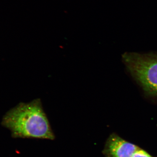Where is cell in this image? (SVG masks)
Here are the masks:
<instances>
[{
  "label": "cell",
  "instance_id": "obj_1",
  "mask_svg": "<svg viewBox=\"0 0 157 157\" xmlns=\"http://www.w3.org/2000/svg\"><path fill=\"white\" fill-rule=\"evenodd\" d=\"M4 126L14 137L53 140L55 135L39 99L21 103L4 117Z\"/></svg>",
  "mask_w": 157,
  "mask_h": 157
},
{
  "label": "cell",
  "instance_id": "obj_2",
  "mask_svg": "<svg viewBox=\"0 0 157 157\" xmlns=\"http://www.w3.org/2000/svg\"><path fill=\"white\" fill-rule=\"evenodd\" d=\"M122 58L130 75L145 95L157 98V53L126 52Z\"/></svg>",
  "mask_w": 157,
  "mask_h": 157
},
{
  "label": "cell",
  "instance_id": "obj_4",
  "mask_svg": "<svg viewBox=\"0 0 157 157\" xmlns=\"http://www.w3.org/2000/svg\"><path fill=\"white\" fill-rule=\"evenodd\" d=\"M132 157H153L146 151L139 147L132 155Z\"/></svg>",
  "mask_w": 157,
  "mask_h": 157
},
{
  "label": "cell",
  "instance_id": "obj_3",
  "mask_svg": "<svg viewBox=\"0 0 157 157\" xmlns=\"http://www.w3.org/2000/svg\"><path fill=\"white\" fill-rule=\"evenodd\" d=\"M139 147L113 133L107 139L102 153L105 157H132Z\"/></svg>",
  "mask_w": 157,
  "mask_h": 157
}]
</instances>
